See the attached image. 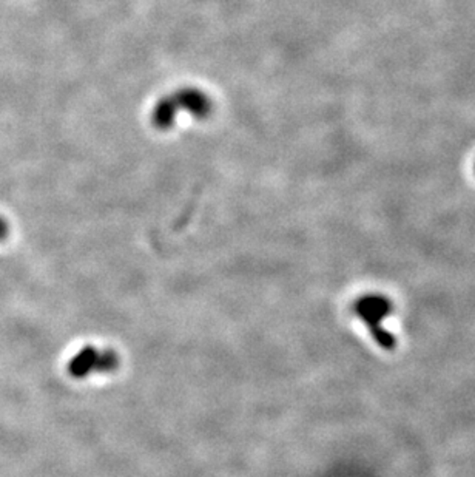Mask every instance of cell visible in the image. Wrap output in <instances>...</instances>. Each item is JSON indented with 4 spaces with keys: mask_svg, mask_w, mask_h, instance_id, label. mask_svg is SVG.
Instances as JSON below:
<instances>
[{
    "mask_svg": "<svg viewBox=\"0 0 475 477\" xmlns=\"http://www.w3.org/2000/svg\"><path fill=\"white\" fill-rule=\"evenodd\" d=\"M353 310L356 317L361 318L363 323L368 326L370 335L380 347L383 350L395 347V337L383 326L392 310V303L389 298L378 295V293L361 297L355 301Z\"/></svg>",
    "mask_w": 475,
    "mask_h": 477,
    "instance_id": "obj_1",
    "label": "cell"
},
{
    "mask_svg": "<svg viewBox=\"0 0 475 477\" xmlns=\"http://www.w3.org/2000/svg\"><path fill=\"white\" fill-rule=\"evenodd\" d=\"M210 103L206 95L195 90H184L176 95L164 99L154 110L153 121L161 128H167L175 124L176 117L181 113L191 116H204L208 113Z\"/></svg>",
    "mask_w": 475,
    "mask_h": 477,
    "instance_id": "obj_2",
    "label": "cell"
},
{
    "mask_svg": "<svg viewBox=\"0 0 475 477\" xmlns=\"http://www.w3.org/2000/svg\"><path fill=\"white\" fill-rule=\"evenodd\" d=\"M119 355L110 350H97L95 346H85L68 363V374L73 379L82 380L91 374L113 372L119 368Z\"/></svg>",
    "mask_w": 475,
    "mask_h": 477,
    "instance_id": "obj_3",
    "label": "cell"
},
{
    "mask_svg": "<svg viewBox=\"0 0 475 477\" xmlns=\"http://www.w3.org/2000/svg\"><path fill=\"white\" fill-rule=\"evenodd\" d=\"M6 235H8V226L2 218H0V240H4Z\"/></svg>",
    "mask_w": 475,
    "mask_h": 477,
    "instance_id": "obj_4",
    "label": "cell"
}]
</instances>
